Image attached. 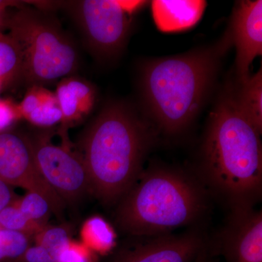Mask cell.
Here are the masks:
<instances>
[{"instance_id": "obj_1", "label": "cell", "mask_w": 262, "mask_h": 262, "mask_svg": "<svg viewBox=\"0 0 262 262\" xmlns=\"http://www.w3.org/2000/svg\"><path fill=\"white\" fill-rule=\"evenodd\" d=\"M123 103L103 108L84 130L77 151L90 193L105 206L116 205L143 171L154 132Z\"/></svg>"}, {"instance_id": "obj_2", "label": "cell", "mask_w": 262, "mask_h": 262, "mask_svg": "<svg viewBox=\"0 0 262 262\" xmlns=\"http://www.w3.org/2000/svg\"><path fill=\"white\" fill-rule=\"evenodd\" d=\"M232 47L227 33L211 47L157 58L141 73L143 99L155 126L177 135L194 121L209 96L221 59Z\"/></svg>"}, {"instance_id": "obj_3", "label": "cell", "mask_w": 262, "mask_h": 262, "mask_svg": "<svg viewBox=\"0 0 262 262\" xmlns=\"http://www.w3.org/2000/svg\"><path fill=\"white\" fill-rule=\"evenodd\" d=\"M207 179L234 205L251 207L262 187L261 135L239 111L230 87L210 113L203 146Z\"/></svg>"}, {"instance_id": "obj_4", "label": "cell", "mask_w": 262, "mask_h": 262, "mask_svg": "<svg viewBox=\"0 0 262 262\" xmlns=\"http://www.w3.org/2000/svg\"><path fill=\"white\" fill-rule=\"evenodd\" d=\"M204 202L201 188L184 173L165 168L143 170L117 203L115 223L133 237L169 234L194 222Z\"/></svg>"}, {"instance_id": "obj_5", "label": "cell", "mask_w": 262, "mask_h": 262, "mask_svg": "<svg viewBox=\"0 0 262 262\" xmlns=\"http://www.w3.org/2000/svg\"><path fill=\"white\" fill-rule=\"evenodd\" d=\"M6 29L23 51L22 77L29 83L53 82L77 70L79 56L73 43L41 12L16 8L10 13Z\"/></svg>"}, {"instance_id": "obj_6", "label": "cell", "mask_w": 262, "mask_h": 262, "mask_svg": "<svg viewBox=\"0 0 262 262\" xmlns=\"http://www.w3.org/2000/svg\"><path fill=\"white\" fill-rule=\"evenodd\" d=\"M146 2L84 0L75 4V13L88 45L96 56L110 59L123 49L133 17Z\"/></svg>"}, {"instance_id": "obj_7", "label": "cell", "mask_w": 262, "mask_h": 262, "mask_svg": "<svg viewBox=\"0 0 262 262\" xmlns=\"http://www.w3.org/2000/svg\"><path fill=\"white\" fill-rule=\"evenodd\" d=\"M32 139L39 173L64 204L75 205L90 193L89 177L77 152L55 145L48 134Z\"/></svg>"}, {"instance_id": "obj_8", "label": "cell", "mask_w": 262, "mask_h": 262, "mask_svg": "<svg viewBox=\"0 0 262 262\" xmlns=\"http://www.w3.org/2000/svg\"><path fill=\"white\" fill-rule=\"evenodd\" d=\"M0 179L10 187L42 194L51 203L53 213L63 216L66 205L48 186L38 169L32 139L18 131L0 132Z\"/></svg>"}, {"instance_id": "obj_9", "label": "cell", "mask_w": 262, "mask_h": 262, "mask_svg": "<svg viewBox=\"0 0 262 262\" xmlns=\"http://www.w3.org/2000/svg\"><path fill=\"white\" fill-rule=\"evenodd\" d=\"M226 33L236 48L237 82H244L251 75L253 61L262 55L261 0L237 2Z\"/></svg>"}, {"instance_id": "obj_10", "label": "cell", "mask_w": 262, "mask_h": 262, "mask_svg": "<svg viewBox=\"0 0 262 262\" xmlns=\"http://www.w3.org/2000/svg\"><path fill=\"white\" fill-rule=\"evenodd\" d=\"M137 237L140 239L121 248L111 262H192L203 245L195 232Z\"/></svg>"}, {"instance_id": "obj_11", "label": "cell", "mask_w": 262, "mask_h": 262, "mask_svg": "<svg viewBox=\"0 0 262 262\" xmlns=\"http://www.w3.org/2000/svg\"><path fill=\"white\" fill-rule=\"evenodd\" d=\"M229 262H262V214L251 207L234 208L226 239Z\"/></svg>"}, {"instance_id": "obj_12", "label": "cell", "mask_w": 262, "mask_h": 262, "mask_svg": "<svg viewBox=\"0 0 262 262\" xmlns=\"http://www.w3.org/2000/svg\"><path fill=\"white\" fill-rule=\"evenodd\" d=\"M54 93L61 107V130L65 135L69 127L91 113L96 103V91L87 80L67 77L60 81Z\"/></svg>"}, {"instance_id": "obj_13", "label": "cell", "mask_w": 262, "mask_h": 262, "mask_svg": "<svg viewBox=\"0 0 262 262\" xmlns=\"http://www.w3.org/2000/svg\"><path fill=\"white\" fill-rule=\"evenodd\" d=\"M205 1H154L155 24L162 32L184 30L195 25L206 8Z\"/></svg>"}, {"instance_id": "obj_14", "label": "cell", "mask_w": 262, "mask_h": 262, "mask_svg": "<svg viewBox=\"0 0 262 262\" xmlns=\"http://www.w3.org/2000/svg\"><path fill=\"white\" fill-rule=\"evenodd\" d=\"M22 119L35 126L49 127L61 123L62 113L56 94L41 85H32L18 103Z\"/></svg>"}, {"instance_id": "obj_15", "label": "cell", "mask_w": 262, "mask_h": 262, "mask_svg": "<svg viewBox=\"0 0 262 262\" xmlns=\"http://www.w3.org/2000/svg\"><path fill=\"white\" fill-rule=\"evenodd\" d=\"M231 94L243 116L260 135L262 133V71L251 75L244 82L230 86Z\"/></svg>"}, {"instance_id": "obj_16", "label": "cell", "mask_w": 262, "mask_h": 262, "mask_svg": "<svg viewBox=\"0 0 262 262\" xmlns=\"http://www.w3.org/2000/svg\"><path fill=\"white\" fill-rule=\"evenodd\" d=\"M82 244L95 253L105 254L116 245V234L104 219L93 216L85 221L81 229Z\"/></svg>"}, {"instance_id": "obj_17", "label": "cell", "mask_w": 262, "mask_h": 262, "mask_svg": "<svg viewBox=\"0 0 262 262\" xmlns=\"http://www.w3.org/2000/svg\"><path fill=\"white\" fill-rule=\"evenodd\" d=\"M24 54L18 42L8 33L0 32V84L23 77Z\"/></svg>"}, {"instance_id": "obj_18", "label": "cell", "mask_w": 262, "mask_h": 262, "mask_svg": "<svg viewBox=\"0 0 262 262\" xmlns=\"http://www.w3.org/2000/svg\"><path fill=\"white\" fill-rule=\"evenodd\" d=\"M15 203L29 220L42 229L48 225L50 216L53 213L49 201L37 192H27Z\"/></svg>"}, {"instance_id": "obj_19", "label": "cell", "mask_w": 262, "mask_h": 262, "mask_svg": "<svg viewBox=\"0 0 262 262\" xmlns=\"http://www.w3.org/2000/svg\"><path fill=\"white\" fill-rule=\"evenodd\" d=\"M15 201L0 212V229L20 232L29 237L35 236L43 228L29 220L19 210Z\"/></svg>"}, {"instance_id": "obj_20", "label": "cell", "mask_w": 262, "mask_h": 262, "mask_svg": "<svg viewBox=\"0 0 262 262\" xmlns=\"http://www.w3.org/2000/svg\"><path fill=\"white\" fill-rule=\"evenodd\" d=\"M35 237L36 244L48 248L58 258L62 250L72 242L70 229L66 226H46Z\"/></svg>"}, {"instance_id": "obj_21", "label": "cell", "mask_w": 262, "mask_h": 262, "mask_svg": "<svg viewBox=\"0 0 262 262\" xmlns=\"http://www.w3.org/2000/svg\"><path fill=\"white\" fill-rule=\"evenodd\" d=\"M58 262H96L94 253L83 244L71 242L62 250Z\"/></svg>"}, {"instance_id": "obj_22", "label": "cell", "mask_w": 262, "mask_h": 262, "mask_svg": "<svg viewBox=\"0 0 262 262\" xmlns=\"http://www.w3.org/2000/svg\"><path fill=\"white\" fill-rule=\"evenodd\" d=\"M21 119L18 103L0 98V132L9 130L15 122Z\"/></svg>"}, {"instance_id": "obj_23", "label": "cell", "mask_w": 262, "mask_h": 262, "mask_svg": "<svg viewBox=\"0 0 262 262\" xmlns=\"http://www.w3.org/2000/svg\"><path fill=\"white\" fill-rule=\"evenodd\" d=\"M15 262H58L53 252L39 244L31 245Z\"/></svg>"}, {"instance_id": "obj_24", "label": "cell", "mask_w": 262, "mask_h": 262, "mask_svg": "<svg viewBox=\"0 0 262 262\" xmlns=\"http://www.w3.org/2000/svg\"><path fill=\"white\" fill-rule=\"evenodd\" d=\"M20 6H22V3L18 2L0 0V32H3L6 29L12 9Z\"/></svg>"}, {"instance_id": "obj_25", "label": "cell", "mask_w": 262, "mask_h": 262, "mask_svg": "<svg viewBox=\"0 0 262 262\" xmlns=\"http://www.w3.org/2000/svg\"><path fill=\"white\" fill-rule=\"evenodd\" d=\"M12 188L0 179V212L16 200Z\"/></svg>"}, {"instance_id": "obj_26", "label": "cell", "mask_w": 262, "mask_h": 262, "mask_svg": "<svg viewBox=\"0 0 262 262\" xmlns=\"http://www.w3.org/2000/svg\"><path fill=\"white\" fill-rule=\"evenodd\" d=\"M3 86L2 85V84H0V90H1L2 89H3Z\"/></svg>"}]
</instances>
